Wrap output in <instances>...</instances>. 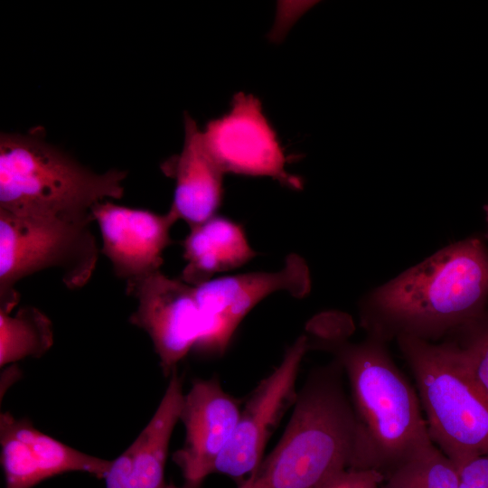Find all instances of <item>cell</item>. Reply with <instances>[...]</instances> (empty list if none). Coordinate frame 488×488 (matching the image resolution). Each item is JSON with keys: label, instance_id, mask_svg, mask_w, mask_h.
<instances>
[{"label": "cell", "instance_id": "cell-9", "mask_svg": "<svg viewBox=\"0 0 488 488\" xmlns=\"http://www.w3.org/2000/svg\"><path fill=\"white\" fill-rule=\"evenodd\" d=\"M308 350V338L303 334L287 347L281 362L252 390L212 474L240 478L256 470L271 435L296 400L298 372Z\"/></svg>", "mask_w": 488, "mask_h": 488}, {"label": "cell", "instance_id": "cell-11", "mask_svg": "<svg viewBox=\"0 0 488 488\" xmlns=\"http://www.w3.org/2000/svg\"><path fill=\"white\" fill-rule=\"evenodd\" d=\"M240 401L212 377L195 380L184 393L180 421L185 429L182 448L174 453L184 483L200 487L212 474L219 456L232 438L240 415Z\"/></svg>", "mask_w": 488, "mask_h": 488}, {"label": "cell", "instance_id": "cell-6", "mask_svg": "<svg viewBox=\"0 0 488 488\" xmlns=\"http://www.w3.org/2000/svg\"><path fill=\"white\" fill-rule=\"evenodd\" d=\"M94 220L70 221L14 215L0 210V311L18 305L15 288L23 278L56 269L65 286L82 288L99 259Z\"/></svg>", "mask_w": 488, "mask_h": 488}, {"label": "cell", "instance_id": "cell-13", "mask_svg": "<svg viewBox=\"0 0 488 488\" xmlns=\"http://www.w3.org/2000/svg\"><path fill=\"white\" fill-rule=\"evenodd\" d=\"M184 393L174 371L153 417L135 441L116 459L104 476L106 488H164L170 439Z\"/></svg>", "mask_w": 488, "mask_h": 488}, {"label": "cell", "instance_id": "cell-7", "mask_svg": "<svg viewBox=\"0 0 488 488\" xmlns=\"http://www.w3.org/2000/svg\"><path fill=\"white\" fill-rule=\"evenodd\" d=\"M194 289L202 316L201 335L194 350L222 354L240 322L259 302L277 291L303 298L311 290V277L305 260L291 253L278 271L211 278Z\"/></svg>", "mask_w": 488, "mask_h": 488}, {"label": "cell", "instance_id": "cell-10", "mask_svg": "<svg viewBox=\"0 0 488 488\" xmlns=\"http://www.w3.org/2000/svg\"><path fill=\"white\" fill-rule=\"evenodd\" d=\"M127 293L137 300L129 322L150 337L164 376L194 349L202 327L194 286L161 270L127 283Z\"/></svg>", "mask_w": 488, "mask_h": 488}, {"label": "cell", "instance_id": "cell-1", "mask_svg": "<svg viewBox=\"0 0 488 488\" xmlns=\"http://www.w3.org/2000/svg\"><path fill=\"white\" fill-rule=\"evenodd\" d=\"M488 308V248L480 237L453 242L375 287L359 305L366 336L438 343Z\"/></svg>", "mask_w": 488, "mask_h": 488}, {"label": "cell", "instance_id": "cell-12", "mask_svg": "<svg viewBox=\"0 0 488 488\" xmlns=\"http://www.w3.org/2000/svg\"><path fill=\"white\" fill-rule=\"evenodd\" d=\"M91 213L101 234L100 252L118 278L128 283L160 270L164 251L173 243L171 229L178 221L170 210L159 214L105 201Z\"/></svg>", "mask_w": 488, "mask_h": 488}, {"label": "cell", "instance_id": "cell-22", "mask_svg": "<svg viewBox=\"0 0 488 488\" xmlns=\"http://www.w3.org/2000/svg\"><path fill=\"white\" fill-rule=\"evenodd\" d=\"M164 488H200V487H196V486L184 483L181 486H176L174 483H169V484H166Z\"/></svg>", "mask_w": 488, "mask_h": 488}, {"label": "cell", "instance_id": "cell-5", "mask_svg": "<svg viewBox=\"0 0 488 488\" xmlns=\"http://www.w3.org/2000/svg\"><path fill=\"white\" fill-rule=\"evenodd\" d=\"M416 381L429 436L456 467L488 455V399L464 367L455 343L396 339Z\"/></svg>", "mask_w": 488, "mask_h": 488}, {"label": "cell", "instance_id": "cell-23", "mask_svg": "<svg viewBox=\"0 0 488 488\" xmlns=\"http://www.w3.org/2000/svg\"><path fill=\"white\" fill-rule=\"evenodd\" d=\"M484 210V215H485V222H486V233L485 238L488 239V202L483 206Z\"/></svg>", "mask_w": 488, "mask_h": 488}, {"label": "cell", "instance_id": "cell-8", "mask_svg": "<svg viewBox=\"0 0 488 488\" xmlns=\"http://www.w3.org/2000/svg\"><path fill=\"white\" fill-rule=\"evenodd\" d=\"M202 138L224 174L269 177L293 190L303 188L302 179L287 172L288 157L252 94H235L230 110L207 123Z\"/></svg>", "mask_w": 488, "mask_h": 488}, {"label": "cell", "instance_id": "cell-15", "mask_svg": "<svg viewBox=\"0 0 488 488\" xmlns=\"http://www.w3.org/2000/svg\"><path fill=\"white\" fill-rule=\"evenodd\" d=\"M182 245L187 264L180 278L192 286L217 273L238 268L258 255L242 226L218 215L190 228Z\"/></svg>", "mask_w": 488, "mask_h": 488}, {"label": "cell", "instance_id": "cell-3", "mask_svg": "<svg viewBox=\"0 0 488 488\" xmlns=\"http://www.w3.org/2000/svg\"><path fill=\"white\" fill-rule=\"evenodd\" d=\"M343 375L334 359L307 374L279 442L238 488H324L353 466L357 425Z\"/></svg>", "mask_w": 488, "mask_h": 488}, {"label": "cell", "instance_id": "cell-17", "mask_svg": "<svg viewBox=\"0 0 488 488\" xmlns=\"http://www.w3.org/2000/svg\"><path fill=\"white\" fill-rule=\"evenodd\" d=\"M51 319L39 308L21 307L14 314L0 311V365L41 358L53 345Z\"/></svg>", "mask_w": 488, "mask_h": 488}, {"label": "cell", "instance_id": "cell-21", "mask_svg": "<svg viewBox=\"0 0 488 488\" xmlns=\"http://www.w3.org/2000/svg\"><path fill=\"white\" fill-rule=\"evenodd\" d=\"M457 470V488H488V455L472 458Z\"/></svg>", "mask_w": 488, "mask_h": 488}, {"label": "cell", "instance_id": "cell-2", "mask_svg": "<svg viewBox=\"0 0 488 488\" xmlns=\"http://www.w3.org/2000/svg\"><path fill=\"white\" fill-rule=\"evenodd\" d=\"M352 328L306 335L309 350L331 353L346 375L357 427L352 468L385 474L433 443L418 392L395 364L387 343L366 336L352 343Z\"/></svg>", "mask_w": 488, "mask_h": 488}, {"label": "cell", "instance_id": "cell-20", "mask_svg": "<svg viewBox=\"0 0 488 488\" xmlns=\"http://www.w3.org/2000/svg\"><path fill=\"white\" fill-rule=\"evenodd\" d=\"M383 473L374 469L346 468L333 476L324 488H381Z\"/></svg>", "mask_w": 488, "mask_h": 488}, {"label": "cell", "instance_id": "cell-14", "mask_svg": "<svg viewBox=\"0 0 488 488\" xmlns=\"http://www.w3.org/2000/svg\"><path fill=\"white\" fill-rule=\"evenodd\" d=\"M162 171L175 181L170 211L190 228L216 215L223 199L224 173L208 153L202 131L184 113V141L180 154L166 160Z\"/></svg>", "mask_w": 488, "mask_h": 488}, {"label": "cell", "instance_id": "cell-19", "mask_svg": "<svg viewBox=\"0 0 488 488\" xmlns=\"http://www.w3.org/2000/svg\"><path fill=\"white\" fill-rule=\"evenodd\" d=\"M446 338L455 343L464 367L488 399V308Z\"/></svg>", "mask_w": 488, "mask_h": 488}, {"label": "cell", "instance_id": "cell-4", "mask_svg": "<svg viewBox=\"0 0 488 488\" xmlns=\"http://www.w3.org/2000/svg\"><path fill=\"white\" fill-rule=\"evenodd\" d=\"M127 176L87 168L49 144L40 128L0 137V210L14 215L94 220L97 203L123 196Z\"/></svg>", "mask_w": 488, "mask_h": 488}, {"label": "cell", "instance_id": "cell-18", "mask_svg": "<svg viewBox=\"0 0 488 488\" xmlns=\"http://www.w3.org/2000/svg\"><path fill=\"white\" fill-rule=\"evenodd\" d=\"M457 485L456 465L431 443L385 474L381 488H457Z\"/></svg>", "mask_w": 488, "mask_h": 488}, {"label": "cell", "instance_id": "cell-16", "mask_svg": "<svg viewBox=\"0 0 488 488\" xmlns=\"http://www.w3.org/2000/svg\"><path fill=\"white\" fill-rule=\"evenodd\" d=\"M0 423L6 425L28 446L29 464L36 484L68 472H83L104 478L111 461L82 453L38 430L26 418L10 412L1 413Z\"/></svg>", "mask_w": 488, "mask_h": 488}]
</instances>
